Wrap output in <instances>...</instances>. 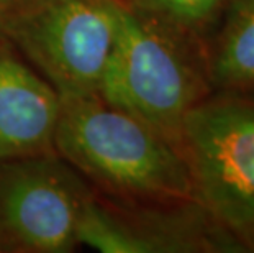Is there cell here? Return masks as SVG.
I'll list each match as a JSON object with an SVG mask.
<instances>
[{"instance_id":"obj_9","label":"cell","mask_w":254,"mask_h":253,"mask_svg":"<svg viewBox=\"0 0 254 253\" xmlns=\"http://www.w3.org/2000/svg\"><path fill=\"white\" fill-rule=\"evenodd\" d=\"M125 2L186 33L202 28L208 21L217 18L226 8L230 0H125Z\"/></svg>"},{"instance_id":"obj_5","label":"cell","mask_w":254,"mask_h":253,"mask_svg":"<svg viewBox=\"0 0 254 253\" xmlns=\"http://www.w3.org/2000/svg\"><path fill=\"white\" fill-rule=\"evenodd\" d=\"M90 194L75 171L50 153L0 161V249L71 252Z\"/></svg>"},{"instance_id":"obj_8","label":"cell","mask_w":254,"mask_h":253,"mask_svg":"<svg viewBox=\"0 0 254 253\" xmlns=\"http://www.w3.org/2000/svg\"><path fill=\"white\" fill-rule=\"evenodd\" d=\"M210 79L226 90L254 89V0H230L210 59Z\"/></svg>"},{"instance_id":"obj_1","label":"cell","mask_w":254,"mask_h":253,"mask_svg":"<svg viewBox=\"0 0 254 253\" xmlns=\"http://www.w3.org/2000/svg\"><path fill=\"white\" fill-rule=\"evenodd\" d=\"M55 152L69 166L123 196L197 201L182 150L99 95L61 99Z\"/></svg>"},{"instance_id":"obj_10","label":"cell","mask_w":254,"mask_h":253,"mask_svg":"<svg viewBox=\"0 0 254 253\" xmlns=\"http://www.w3.org/2000/svg\"><path fill=\"white\" fill-rule=\"evenodd\" d=\"M20 0H0V10H5L8 7H12V5L18 3Z\"/></svg>"},{"instance_id":"obj_3","label":"cell","mask_w":254,"mask_h":253,"mask_svg":"<svg viewBox=\"0 0 254 253\" xmlns=\"http://www.w3.org/2000/svg\"><path fill=\"white\" fill-rule=\"evenodd\" d=\"M122 0H20L0 10V31L61 99L99 95Z\"/></svg>"},{"instance_id":"obj_4","label":"cell","mask_w":254,"mask_h":253,"mask_svg":"<svg viewBox=\"0 0 254 253\" xmlns=\"http://www.w3.org/2000/svg\"><path fill=\"white\" fill-rule=\"evenodd\" d=\"M181 150L197 202L254 250V99L231 92L197 102L184 117Z\"/></svg>"},{"instance_id":"obj_11","label":"cell","mask_w":254,"mask_h":253,"mask_svg":"<svg viewBox=\"0 0 254 253\" xmlns=\"http://www.w3.org/2000/svg\"><path fill=\"white\" fill-rule=\"evenodd\" d=\"M0 250H2V249H0Z\"/></svg>"},{"instance_id":"obj_7","label":"cell","mask_w":254,"mask_h":253,"mask_svg":"<svg viewBox=\"0 0 254 253\" xmlns=\"http://www.w3.org/2000/svg\"><path fill=\"white\" fill-rule=\"evenodd\" d=\"M192 215L129 217L89 197L77 227V242L102 253L198 252L213 247Z\"/></svg>"},{"instance_id":"obj_2","label":"cell","mask_w":254,"mask_h":253,"mask_svg":"<svg viewBox=\"0 0 254 253\" xmlns=\"http://www.w3.org/2000/svg\"><path fill=\"white\" fill-rule=\"evenodd\" d=\"M182 31L122 0L120 21L99 97L139 118L181 148L184 117L205 99L207 84Z\"/></svg>"},{"instance_id":"obj_6","label":"cell","mask_w":254,"mask_h":253,"mask_svg":"<svg viewBox=\"0 0 254 253\" xmlns=\"http://www.w3.org/2000/svg\"><path fill=\"white\" fill-rule=\"evenodd\" d=\"M59 114L58 90L0 48V161L51 153Z\"/></svg>"}]
</instances>
